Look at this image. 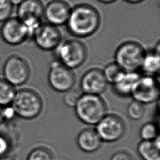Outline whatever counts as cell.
I'll list each match as a JSON object with an SVG mask.
<instances>
[{"label":"cell","instance_id":"cell-1","mask_svg":"<svg viewBox=\"0 0 160 160\" xmlns=\"http://www.w3.org/2000/svg\"><path fill=\"white\" fill-rule=\"evenodd\" d=\"M72 36L84 38L93 35L101 25V15L98 9L88 4H79L72 8L66 24Z\"/></svg>","mask_w":160,"mask_h":160},{"label":"cell","instance_id":"cell-2","mask_svg":"<svg viewBox=\"0 0 160 160\" xmlns=\"http://www.w3.org/2000/svg\"><path fill=\"white\" fill-rule=\"evenodd\" d=\"M79 119L88 125H96L106 114L107 107L99 95L82 94L74 106Z\"/></svg>","mask_w":160,"mask_h":160},{"label":"cell","instance_id":"cell-3","mask_svg":"<svg viewBox=\"0 0 160 160\" xmlns=\"http://www.w3.org/2000/svg\"><path fill=\"white\" fill-rule=\"evenodd\" d=\"M15 115L25 119L38 117L42 109V101L36 91L30 89H21L16 92L11 104Z\"/></svg>","mask_w":160,"mask_h":160},{"label":"cell","instance_id":"cell-4","mask_svg":"<svg viewBox=\"0 0 160 160\" xmlns=\"http://www.w3.org/2000/svg\"><path fill=\"white\" fill-rule=\"evenodd\" d=\"M146 51L136 41H125L115 51L114 62L126 72H136L140 68Z\"/></svg>","mask_w":160,"mask_h":160},{"label":"cell","instance_id":"cell-5","mask_svg":"<svg viewBox=\"0 0 160 160\" xmlns=\"http://www.w3.org/2000/svg\"><path fill=\"white\" fill-rule=\"evenodd\" d=\"M56 51L58 60L72 70L80 67L88 57L86 44L76 39H69L61 42Z\"/></svg>","mask_w":160,"mask_h":160},{"label":"cell","instance_id":"cell-6","mask_svg":"<svg viewBox=\"0 0 160 160\" xmlns=\"http://www.w3.org/2000/svg\"><path fill=\"white\" fill-rule=\"evenodd\" d=\"M44 6L41 0H24L17 8V18L27 28L29 39L42 24Z\"/></svg>","mask_w":160,"mask_h":160},{"label":"cell","instance_id":"cell-7","mask_svg":"<svg viewBox=\"0 0 160 160\" xmlns=\"http://www.w3.org/2000/svg\"><path fill=\"white\" fill-rule=\"evenodd\" d=\"M4 79L13 86L25 84L29 78L31 69L27 61L21 56H9L3 66Z\"/></svg>","mask_w":160,"mask_h":160},{"label":"cell","instance_id":"cell-8","mask_svg":"<svg viewBox=\"0 0 160 160\" xmlns=\"http://www.w3.org/2000/svg\"><path fill=\"white\" fill-rule=\"evenodd\" d=\"M50 86L58 92H67L71 89L76 82L73 70L62 64L58 59L51 62L48 72Z\"/></svg>","mask_w":160,"mask_h":160},{"label":"cell","instance_id":"cell-9","mask_svg":"<svg viewBox=\"0 0 160 160\" xmlns=\"http://www.w3.org/2000/svg\"><path fill=\"white\" fill-rule=\"evenodd\" d=\"M96 131L102 141L112 142L120 139L125 133L123 119L113 114H106L96 125Z\"/></svg>","mask_w":160,"mask_h":160},{"label":"cell","instance_id":"cell-10","mask_svg":"<svg viewBox=\"0 0 160 160\" xmlns=\"http://www.w3.org/2000/svg\"><path fill=\"white\" fill-rule=\"evenodd\" d=\"M131 96L134 101L143 104L152 103L159 98V82L154 76H140L132 89Z\"/></svg>","mask_w":160,"mask_h":160},{"label":"cell","instance_id":"cell-11","mask_svg":"<svg viewBox=\"0 0 160 160\" xmlns=\"http://www.w3.org/2000/svg\"><path fill=\"white\" fill-rule=\"evenodd\" d=\"M32 39L40 49L45 51L56 50L62 42V35L58 27L42 22Z\"/></svg>","mask_w":160,"mask_h":160},{"label":"cell","instance_id":"cell-12","mask_svg":"<svg viewBox=\"0 0 160 160\" xmlns=\"http://www.w3.org/2000/svg\"><path fill=\"white\" fill-rule=\"evenodd\" d=\"M0 34L2 40L11 46L19 45L29 39L26 27L17 17H11L5 21Z\"/></svg>","mask_w":160,"mask_h":160},{"label":"cell","instance_id":"cell-13","mask_svg":"<svg viewBox=\"0 0 160 160\" xmlns=\"http://www.w3.org/2000/svg\"><path fill=\"white\" fill-rule=\"evenodd\" d=\"M72 8L65 0H52L44 8L43 17L46 22L56 27L65 25Z\"/></svg>","mask_w":160,"mask_h":160},{"label":"cell","instance_id":"cell-14","mask_svg":"<svg viewBox=\"0 0 160 160\" xmlns=\"http://www.w3.org/2000/svg\"><path fill=\"white\" fill-rule=\"evenodd\" d=\"M108 82L102 71L98 68L88 70L82 76L80 87L84 94L99 95L106 89Z\"/></svg>","mask_w":160,"mask_h":160},{"label":"cell","instance_id":"cell-15","mask_svg":"<svg viewBox=\"0 0 160 160\" xmlns=\"http://www.w3.org/2000/svg\"><path fill=\"white\" fill-rule=\"evenodd\" d=\"M102 141L95 129L87 128L81 131L77 138L79 148L86 152H93L100 148Z\"/></svg>","mask_w":160,"mask_h":160},{"label":"cell","instance_id":"cell-16","mask_svg":"<svg viewBox=\"0 0 160 160\" xmlns=\"http://www.w3.org/2000/svg\"><path fill=\"white\" fill-rule=\"evenodd\" d=\"M140 76L136 71L124 72L112 84L114 91L121 96H131L132 89Z\"/></svg>","mask_w":160,"mask_h":160},{"label":"cell","instance_id":"cell-17","mask_svg":"<svg viewBox=\"0 0 160 160\" xmlns=\"http://www.w3.org/2000/svg\"><path fill=\"white\" fill-rule=\"evenodd\" d=\"M159 136L153 141H141L138 146V152L143 160H160Z\"/></svg>","mask_w":160,"mask_h":160},{"label":"cell","instance_id":"cell-18","mask_svg":"<svg viewBox=\"0 0 160 160\" xmlns=\"http://www.w3.org/2000/svg\"><path fill=\"white\" fill-rule=\"evenodd\" d=\"M140 68L145 75L154 76L158 74L160 69L159 52L155 49L146 51Z\"/></svg>","mask_w":160,"mask_h":160},{"label":"cell","instance_id":"cell-19","mask_svg":"<svg viewBox=\"0 0 160 160\" xmlns=\"http://www.w3.org/2000/svg\"><path fill=\"white\" fill-rule=\"evenodd\" d=\"M16 92L14 86L4 79H0V106L6 107L11 104Z\"/></svg>","mask_w":160,"mask_h":160},{"label":"cell","instance_id":"cell-20","mask_svg":"<svg viewBox=\"0 0 160 160\" xmlns=\"http://www.w3.org/2000/svg\"><path fill=\"white\" fill-rule=\"evenodd\" d=\"M126 71L122 70L115 62L107 64L102 71L104 76L108 83L113 84Z\"/></svg>","mask_w":160,"mask_h":160},{"label":"cell","instance_id":"cell-21","mask_svg":"<svg viewBox=\"0 0 160 160\" xmlns=\"http://www.w3.org/2000/svg\"><path fill=\"white\" fill-rule=\"evenodd\" d=\"M139 134L143 141H153L159 136L158 126L154 122H147L141 127Z\"/></svg>","mask_w":160,"mask_h":160},{"label":"cell","instance_id":"cell-22","mask_svg":"<svg viewBox=\"0 0 160 160\" xmlns=\"http://www.w3.org/2000/svg\"><path fill=\"white\" fill-rule=\"evenodd\" d=\"M27 160H53V155L48 148L40 146L29 152Z\"/></svg>","mask_w":160,"mask_h":160},{"label":"cell","instance_id":"cell-23","mask_svg":"<svg viewBox=\"0 0 160 160\" xmlns=\"http://www.w3.org/2000/svg\"><path fill=\"white\" fill-rule=\"evenodd\" d=\"M127 112L129 117L132 119L139 120L141 119L145 114L144 104L134 100L129 104Z\"/></svg>","mask_w":160,"mask_h":160},{"label":"cell","instance_id":"cell-24","mask_svg":"<svg viewBox=\"0 0 160 160\" xmlns=\"http://www.w3.org/2000/svg\"><path fill=\"white\" fill-rule=\"evenodd\" d=\"M13 6L9 0H0V22H4L11 18Z\"/></svg>","mask_w":160,"mask_h":160},{"label":"cell","instance_id":"cell-25","mask_svg":"<svg viewBox=\"0 0 160 160\" xmlns=\"http://www.w3.org/2000/svg\"><path fill=\"white\" fill-rule=\"evenodd\" d=\"M66 92L64 98V103L69 107H74L82 95V93L79 90L72 89Z\"/></svg>","mask_w":160,"mask_h":160},{"label":"cell","instance_id":"cell-26","mask_svg":"<svg viewBox=\"0 0 160 160\" xmlns=\"http://www.w3.org/2000/svg\"><path fill=\"white\" fill-rule=\"evenodd\" d=\"M10 142L8 138L0 134V158L4 157L9 151Z\"/></svg>","mask_w":160,"mask_h":160},{"label":"cell","instance_id":"cell-27","mask_svg":"<svg viewBox=\"0 0 160 160\" xmlns=\"http://www.w3.org/2000/svg\"><path fill=\"white\" fill-rule=\"evenodd\" d=\"M111 160H132V158L128 152L119 151L112 156Z\"/></svg>","mask_w":160,"mask_h":160},{"label":"cell","instance_id":"cell-28","mask_svg":"<svg viewBox=\"0 0 160 160\" xmlns=\"http://www.w3.org/2000/svg\"><path fill=\"white\" fill-rule=\"evenodd\" d=\"M6 121L5 114V108L0 106V124Z\"/></svg>","mask_w":160,"mask_h":160},{"label":"cell","instance_id":"cell-29","mask_svg":"<svg viewBox=\"0 0 160 160\" xmlns=\"http://www.w3.org/2000/svg\"><path fill=\"white\" fill-rule=\"evenodd\" d=\"M13 6H18L21 2L24 0H9Z\"/></svg>","mask_w":160,"mask_h":160},{"label":"cell","instance_id":"cell-30","mask_svg":"<svg viewBox=\"0 0 160 160\" xmlns=\"http://www.w3.org/2000/svg\"><path fill=\"white\" fill-rule=\"evenodd\" d=\"M126 2L131 3V4H139L142 1H144V0H124Z\"/></svg>","mask_w":160,"mask_h":160},{"label":"cell","instance_id":"cell-31","mask_svg":"<svg viewBox=\"0 0 160 160\" xmlns=\"http://www.w3.org/2000/svg\"><path fill=\"white\" fill-rule=\"evenodd\" d=\"M98 1L104 4H110V3L116 2L117 0H98Z\"/></svg>","mask_w":160,"mask_h":160}]
</instances>
